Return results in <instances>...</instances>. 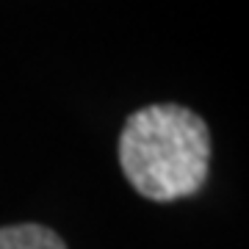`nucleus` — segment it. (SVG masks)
<instances>
[{
	"instance_id": "1",
	"label": "nucleus",
	"mask_w": 249,
	"mask_h": 249,
	"mask_svg": "<svg viewBox=\"0 0 249 249\" xmlns=\"http://www.w3.org/2000/svg\"><path fill=\"white\" fill-rule=\"evenodd\" d=\"M119 166L144 199L175 202L194 196L208 180L211 130L186 106H144L124 119Z\"/></svg>"
},
{
	"instance_id": "2",
	"label": "nucleus",
	"mask_w": 249,
	"mask_h": 249,
	"mask_svg": "<svg viewBox=\"0 0 249 249\" xmlns=\"http://www.w3.org/2000/svg\"><path fill=\"white\" fill-rule=\"evenodd\" d=\"M0 249H67V244L42 224H9L0 227Z\"/></svg>"
}]
</instances>
